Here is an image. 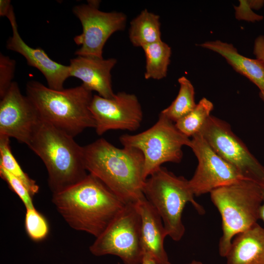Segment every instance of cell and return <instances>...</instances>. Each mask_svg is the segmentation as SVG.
I'll return each mask as SVG.
<instances>
[{"label":"cell","mask_w":264,"mask_h":264,"mask_svg":"<svg viewBox=\"0 0 264 264\" xmlns=\"http://www.w3.org/2000/svg\"><path fill=\"white\" fill-rule=\"evenodd\" d=\"M52 201L70 227L95 238L125 205L100 179L89 173L79 182L52 194Z\"/></svg>","instance_id":"1"},{"label":"cell","mask_w":264,"mask_h":264,"mask_svg":"<svg viewBox=\"0 0 264 264\" xmlns=\"http://www.w3.org/2000/svg\"><path fill=\"white\" fill-rule=\"evenodd\" d=\"M83 149L87 171L100 179L125 204H135L145 198L144 157L139 150L119 148L104 138Z\"/></svg>","instance_id":"2"},{"label":"cell","mask_w":264,"mask_h":264,"mask_svg":"<svg viewBox=\"0 0 264 264\" xmlns=\"http://www.w3.org/2000/svg\"><path fill=\"white\" fill-rule=\"evenodd\" d=\"M26 93L41 120L68 135L74 137L86 129L95 128L89 110L93 95L82 85L56 90L30 81Z\"/></svg>","instance_id":"3"},{"label":"cell","mask_w":264,"mask_h":264,"mask_svg":"<svg viewBox=\"0 0 264 264\" xmlns=\"http://www.w3.org/2000/svg\"><path fill=\"white\" fill-rule=\"evenodd\" d=\"M73 138L42 121L28 145L44 164L53 194L75 185L88 175L83 147Z\"/></svg>","instance_id":"4"},{"label":"cell","mask_w":264,"mask_h":264,"mask_svg":"<svg viewBox=\"0 0 264 264\" xmlns=\"http://www.w3.org/2000/svg\"><path fill=\"white\" fill-rule=\"evenodd\" d=\"M210 194L221 218L219 252L221 257H225L234 238L260 220L261 187L253 181L242 179L216 189Z\"/></svg>","instance_id":"5"},{"label":"cell","mask_w":264,"mask_h":264,"mask_svg":"<svg viewBox=\"0 0 264 264\" xmlns=\"http://www.w3.org/2000/svg\"><path fill=\"white\" fill-rule=\"evenodd\" d=\"M143 192L160 215L168 236L175 241H180L184 234L182 215L188 202L199 214L204 213L203 207L194 199L189 180L162 166L146 178Z\"/></svg>","instance_id":"6"},{"label":"cell","mask_w":264,"mask_h":264,"mask_svg":"<svg viewBox=\"0 0 264 264\" xmlns=\"http://www.w3.org/2000/svg\"><path fill=\"white\" fill-rule=\"evenodd\" d=\"M174 123L160 113L156 122L148 130L120 136L123 147L135 148L142 153L145 179L165 163L180 162L182 147H189L191 139L180 132Z\"/></svg>","instance_id":"7"},{"label":"cell","mask_w":264,"mask_h":264,"mask_svg":"<svg viewBox=\"0 0 264 264\" xmlns=\"http://www.w3.org/2000/svg\"><path fill=\"white\" fill-rule=\"evenodd\" d=\"M141 219L135 204L122 210L89 246L96 256L111 255L124 264H141L144 257L140 241Z\"/></svg>","instance_id":"8"},{"label":"cell","mask_w":264,"mask_h":264,"mask_svg":"<svg viewBox=\"0 0 264 264\" xmlns=\"http://www.w3.org/2000/svg\"><path fill=\"white\" fill-rule=\"evenodd\" d=\"M221 157L246 179L264 185V166L224 120L210 115L199 132Z\"/></svg>","instance_id":"9"},{"label":"cell","mask_w":264,"mask_h":264,"mask_svg":"<svg viewBox=\"0 0 264 264\" xmlns=\"http://www.w3.org/2000/svg\"><path fill=\"white\" fill-rule=\"evenodd\" d=\"M100 1H88L87 4L74 6L73 13L80 20L82 33L74 38L81 47L76 51L77 56L103 58L104 46L111 35L124 30L126 15L120 12H106L99 10Z\"/></svg>","instance_id":"10"},{"label":"cell","mask_w":264,"mask_h":264,"mask_svg":"<svg viewBox=\"0 0 264 264\" xmlns=\"http://www.w3.org/2000/svg\"><path fill=\"white\" fill-rule=\"evenodd\" d=\"M189 147L198 164L189 184L195 196L245 179L232 165L221 157L198 132L192 137Z\"/></svg>","instance_id":"11"},{"label":"cell","mask_w":264,"mask_h":264,"mask_svg":"<svg viewBox=\"0 0 264 264\" xmlns=\"http://www.w3.org/2000/svg\"><path fill=\"white\" fill-rule=\"evenodd\" d=\"M89 110L99 135L111 130L134 131L140 126L143 114L141 106L134 94L118 92L112 98L93 95Z\"/></svg>","instance_id":"12"},{"label":"cell","mask_w":264,"mask_h":264,"mask_svg":"<svg viewBox=\"0 0 264 264\" xmlns=\"http://www.w3.org/2000/svg\"><path fill=\"white\" fill-rule=\"evenodd\" d=\"M41 122L33 104L13 81L0 102V136L28 146Z\"/></svg>","instance_id":"13"},{"label":"cell","mask_w":264,"mask_h":264,"mask_svg":"<svg viewBox=\"0 0 264 264\" xmlns=\"http://www.w3.org/2000/svg\"><path fill=\"white\" fill-rule=\"evenodd\" d=\"M12 29V35L6 42V48L21 54L28 65L38 69L45 77L49 88L64 89L65 81L70 77L69 66L58 63L50 58L41 48H32L21 37L13 6L7 16Z\"/></svg>","instance_id":"14"},{"label":"cell","mask_w":264,"mask_h":264,"mask_svg":"<svg viewBox=\"0 0 264 264\" xmlns=\"http://www.w3.org/2000/svg\"><path fill=\"white\" fill-rule=\"evenodd\" d=\"M117 63L113 58L104 59L89 56H77L70 61V77L80 79L87 89L98 92L100 96L112 98L111 70Z\"/></svg>","instance_id":"15"},{"label":"cell","mask_w":264,"mask_h":264,"mask_svg":"<svg viewBox=\"0 0 264 264\" xmlns=\"http://www.w3.org/2000/svg\"><path fill=\"white\" fill-rule=\"evenodd\" d=\"M135 205L141 219L140 241L144 256H149L160 264L168 263L164 244L168 234L160 215L145 197Z\"/></svg>","instance_id":"16"},{"label":"cell","mask_w":264,"mask_h":264,"mask_svg":"<svg viewBox=\"0 0 264 264\" xmlns=\"http://www.w3.org/2000/svg\"><path fill=\"white\" fill-rule=\"evenodd\" d=\"M225 258L226 264H264V227L257 223L236 235Z\"/></svg>","instance_id":"17"},{"label":"cell","mask_w":264,"mask_h":264,"mask_svg":"<svg viewBox=\"0 0 264 264\" xmlns=\"http://www.w3.org/2000/svg\"><path fill=\"white\" fill-rule=\"evenodd\" d=\"M198 46L221 55L236 71L264 90V66L259 60L241 55L232 44L220 40L206 41Z\"/></svg>","instance_id":"18"},{"label":"cell","mask_w":264,"mask_h":264,"mask_svg":"<svg viewBox=\"0 0 264 264\" xmlns=\"http://www.w3.org/2000/svg\"><path fill=\"white\" fill-rule=\"evenodd\" d=\"M159 16L143 10L130 22L129 36L135 47L143 46L161 40Z\"/></svg>","instance_id":"19"},{"label":"cell","mask_w":264,"mask_h":264,"mask_svg":"<svg viewBox=\"0 0 264 264\" xmlns=\"http://www.w3.org/2000/svg\"><path fill=\"white\" fill-rule=\"evenodd\" d=\"M146 58V79L161 80L166 77L170 63L172 49L162 40L143 46Z\"/></svg>","instance_id":"20"},{"label":"cell","mask_w":264,"mask_h":264,"mask_svg":"<svg viewBox=\"0 0 264 264\" xmlns=\"http://www.w3.org/2000/svg\"><path fill=\"white\" fill-rule=\"evenodd\" d=\"M179 89L171 104L160 113L174 122L186 116L197 105L195 100V89L191 82L185 76L178 79Z\"/></svg>","instance_id":"21"},{"label":"cell","mask_w":264,"mask_h":264,"mask_svg":"<svg viewBox=\"0 0 264 264\" xmlns=\"http://www.w3.org/2000/svg\"><path fill=\"white\" fill-rule=\"evenodd\" d=\"M0 166L20 179L32 197L38 193L39 186L22 170L12 153L10 138L5 136H0Z\"/></svg>","instance_id":"22"},{"label":"cell","mask_w":264,"mask_h":264,"mask_svg":"<svg viewBox=\"0 0 264 264\" xmlns=\"http://www.w3.org/2000/svg\"><path fill=\"white\" fill-rule=\"evenodd\" d=\"M213 108L214 105L210 101L202 98L194 109L175 122V125L183 134L189 137H192L199 132L211 115Z\"/></svg>","instance_id":"23"},{"label":"cell","mask_w":264,"mask_h":264,"mask_svg":"<svg viewBox=\"0 0 264 264\" xmlns=\"http://www.w3.org/2000/svg\"><path fill=\"white\" fill-rule=\"evenodd\" d=\"M24 226L28 237L35 242L44 240L49 233L46 220L35 208L26 209Z\"/></svg>","instance_id":"24"},{"label":"cell","mask_w":264,"mask_h":264,"mask_svg":"<svg viewBox=\"0 0 264 264\" xmlns=\"http://www.w3.org/2000/svg\"><path fill=\"white\" fill-rule=\"evenodd\" d=\"M0 176L22 201L26 209L34 208L33 197L25 185L18 178L0 166Z\"/></svg>","instance_id":"25"},{"label":"cell","mask_w":264,"mask_h":264,"mask_svg":"<svg viewBox=\"0 0 264 264\" xmlns=\"http://www.w3.org/2000/svg\"><path fill=\"white\" fill-rule=\"evenodd\" d=\"M16 62L9 57L0 54V97L9 89L14 77Z\"/></svg>","instance_id":"26"},{"label":"cell","mask_w":264,"mask_h":264,"mask_svg":"<svg viewBox=\"0 0 264 264\" xmlns=\"http://www.w3.org/2000/svg\"><path fill=\"white\" fill-rule=\"evenodd\" d=\"M238 6H234L235 17L239 20H244L249 22H259L263 20V16L257 14L250 8L248 0H240Z\"/></svg>","instance_id":"27"},{"label":"cell","mask_w":264,"mask_h":264,"mask_svg":"<svg viewBox=\"0 0 264 264\" xmlns=\"http://www.w3.org/2000/svg\"><path fill=\"white\" fill-rule=\"evenodd\" d=\"M253 54L256 59L264 66V35H260L255 39L254 43Z\"/></svg>","instance_id":"28"},{"label":"cell","mask_w":264,"mask_h":264,"mask_svg":"<svg viewBox=\"0 0 264 264\" xmlns=\"http://www.w3.org/2000/svg\"><path fill=\"white\" fill-rule=\"evenodd\" d=\"M12 6L10 0H0V16L7 17Z\"/></svg>","instance_id":"29"},{"label":"cell","mask_w":264,"mask_h":264,"mask_svg":"<svg viewBox=\"0 0 264 264\" xmlns=\"http://www.w3.org/2000/svg\"><path fill=\"white\" fill-rule=\"evenodd\" d=\"M248 2L252 9L259 10L264 5V0H249Z\"/></svg>","instance_id":"30"},{"label":"cell","mask_w":264,"mask_h":264,"mask_svg":"<svg viewBox=\"0 0 264 264\" xmlns=\"http://www.w3.org/2000/svg\"><path fill=\"white\" fill-rule=\"evenodd\" d=\"M262 194V203L260 209L259 219L264 223V185H261Z\"/></svg>","instance_id":"31"},{"label":"cell","mask_w":264,"mask_h":264,"mask_svg":"<svg viewBox=\"0 0 264 264\" xmlns=\"http://www.w3.org/2000/svg\"><path fill=\"white\" fill-rule=\"evenodd\" d=\"M118 264H120L118 263ZM141 264H160L156 262L155 260H154L151 257L147 256H144L143 257V259ZM165 264H171V263L169 262L168 263Z\"/></svg>","instance_id":"32"},{"label":"cell","mask_w":264,"mask_h":264,"mask_svg":"<svg viewBox=\"0 0 264 264\" xmlns=\"http://www.w3.org/2000/svg\"><path fill=\"white\" fill-rule=\"evenodd\" d=\"M185 264H203L200 261H197V260H193L192 261Z\"/></svg>","instance_id":"33"},{"label":"cell","mask_w":264,"mask_h":264,"mask_svg":"<svg viewBox=\"0 0 264 264\" xmlns=\"http://www.w3.org/2000/svg\"><path fill=\"white\" fill-rule=\"evenodd\" d=\"M259 96L261 99L264 101V90H260L259 92Z\"/></svg>","instance_id":"34"}]
</instances>
